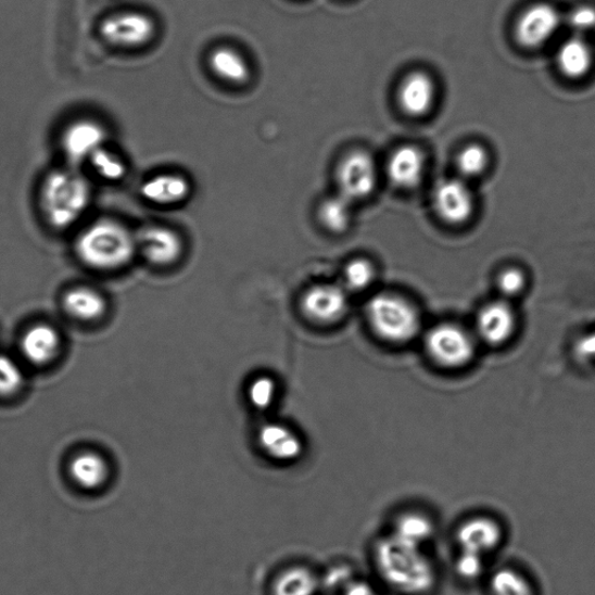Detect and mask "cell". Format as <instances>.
<instances>
[{
  "mask_svg": "<svg viewBox=\"0 0 595 595\" xmlns=\"http://www.w3.org/2000/svg\"><path fill=\"white\" fill-rule=\"evenodd\" d=\"M322 578L309 567L294 565L280 570L270 585V595H318Z\"/></svg>",
  "mask_w": 595,
  "mask_h": 595,
  "instance_id": "obj_21",
  "label": "cell"
},
{
  "mask_svg": "<svg viewBox=\"0 0 595 595\" xmlns=\"http://www.w3.org/2000/svg\"><path fill=\"white\" fill-rule=\"evenodd\" d=\"M433 205L438 217L446 225H467L476 210L474 194L469 181L460 177L439 181L433 191Z\"/></svg>",
  "mask_w": 595,
  "mask_h": 595,
  "instance_id": "obj_10",
  "label": "cell"
},
{
  "mask_svg": "<svg viewBox=\"0 0 595 595\" xmlns=\"http://www.w3.org/2000/svg\"><path fill=\"white\" fill-rule=\"evenodd\" d=\"M353 205L343 195L326 198L319 205L318 219L330 235L341 236L349 231L353 221Z\"/></svg>",
  "mask_w": 595,
  "mask_h": 595,
  "instance_id": "obj_25",
  "label": "cell"
},
{
  "mask_svg": "<svg viewBox=\"0 0 595 595\" xmlns=\"http://www.w3.org/2000/svg\"><path fill=\"white\" fill-rule=\"evenodd\" d=\"M374 567L380 581L396 594L427 595L439 582V570L425 545L392 532L374 547Z\"/></svg>",
  "mask_w": 595,
  "mask_h": 595,
  "instance_id": "obj_1",
  "label": "cell"
},
{
  "mask_svg": "<svg viewBox=\"0 0 595 595\" xmlns=\"http://www.w3.org/2000/svg\"><path fill=\"white\" fill-rule=\"evenodd\" d=\"M138 252L156 268H172L185 254V241L176 230L153 225L137 235Z\"/></svg>",
  "mask_w": 595,
  "mask_h": 595,
  "instance_id": "obj_12",
  "label": "cell"
},
{
  "mask_svg": "<svg viewBox=\"0 0 595 595\" xmlns=\"http://www.w3.org/2000/svg\"><path fill=\"white\" fill-rule=\"evenodd\" d=\"M456 569L457 573L465 580H477L484 572L485 558L460 553L457 558Z\"/></svg>",
  "mask_w": 595,
  "mask_h": 595,
  "instance_id": "obj_35",
  "label": "cell"
},
{
  "mask_svg": "<svg viewBox=\"0 0 595 595\" xmlns=\"http://www.w3.org/2000/svg\"><path fill=\"white\" fill-rule=\"evenodd\" d=\"M365 317L377 340L398 349L420 339L426 328L418 304L396 291L372 294L366 304Z\"/></svg>",
  "mask_w": 595,
  "mask_h": 595,
  "instance_id": "obj_2",
  "label": "cell"
},
{
  "mask_svg": "<svg viewBox=\"0 0 595 595\" xmlns=\"http://www.w3.org/2000/svg\"><path fill=\"white\" fill-rule=\"evenodd\" d=\"M351 295L341 283L314 284L303 293L301 311L312 324L333 326L349 316Z\"/></svg>",
  "mask_w": 595,
  "mask_h": 595,
  "instance_id": "obj_8",
  "label": "cell"
},
{
  "mask_svg": "<svg viewBox=\"0 0 595 595\" xmlns=\"http://www.w3.org/2000/svg\"><path fill=\"white\" fill-rule=\"evenodd\" d=\"M378 279L376 263L365 256H358L345 263L342 271V287L351 294L370 291Z\"/></svg>",
  "mask_w": 595,
  "mask_h": 595,
  "instance_id": "obj_26",
  "label": "cell"
},
{
  "mask_svg": "<svg viewBox=\"0 0 595 595\" xmlns=\"http://www.w3.org/2000/svg\"><path fill=\"white\" fill-rule=\"evenodd\" d=\"M68 473L76 486L88 492H96L107 484L111 469L103 455L87 451L76 454L71 459Z\"/></svg>",
  "mask_w": 595,
  "mask_h": 595,
  "instance_id": "obj_20",
  "label": "cell"
},
{
  "mask_svg": "<svg viewBox=\"0 0 595 595\" xmlns=\"http://www.w3.org/2000/svg\"><path fill=\"white\" fill-rule=\"evenodd\" d=\"M497 296L511 303L520 300L529 288V276L520 266H506L494 276Z\"/></svg>",
  "mask_w": 595,
  "mask_h": 595,
  "instance_id": "obj_29",
  "label": "cell"
},
{
  "mask_svg": "<svg viewBox=\"0 0 595 595\" xmlns=\"http://www.w3.org/2000/svg\"><path fill=\"white\" fill-rule=\"evenodd\" d=\"M140 192L147 202L154 205L176 206L188 200L191 185L185 176L165 173L147 179Z\"/></svg>",
  "mask_w": 595,
  "mask_h": 595,
  "instance_id": "obj_19",
  "label": "cell"
},
{
  "mask_svg": "<svg viewBox=\"0 0 595 595\" xmlns=\"http://www.w3.org/2000/svg\"><path fill=\"white\" fill-rule=\"evenodd\" d=\"M556 63L559 72L566 77L581 79L592 68V49L583 37L573 35L558 47Z\"/></svg>",
  "mask_w": 595,
  "mask_h": 595,
  "instance_id": "obj_23",
  "label": "cell"
},
{
  "mask_svg": "<svg viewBox=\"0 0 595 595\" xmlns=\"http://www.w3.org/2000/svg\"><path fill=\"white\" fill-rule=\"evenodd\" d=\"M438 88L434 79L423 72L408 74L398 90V103L412 118H423L435 106Z\"/></svg>",
  "mask_w": 595,
  "mask_h": 595,
  "instance_id": "obj_16",
  "label": "cell"
},
{
  "mask_svg": "<svg viewBox=\"0 0 595 595\" xmlns=\"http://www.w3.org/2000/svg\"><path fill=\"white\" fill-rule=\"evenodd\" d=\"M338 595H383L375 584L362 578L351 577L338 591Z\"/></svg>",
  "mask_w": 595,
  "mask_h": 595,
  "instance_id": "obj_36",
  "label": "cell"
},
{
  "mask_svg": "<svg viewBox=\"0 0 595 595\" xmlns=\"http://www.w3.org/2000/svg\"><path fill=\"white\" fill-rule=\"evenodd\" d=\"M481 346L501 350L514 342L520 329V316L516 303L495 296L479 306L471 326Z\"/></svg>",
  "mask_w": 595,
  "mask_h": 595,
  "instance_id": "obj_6",
  "label": "cell"
},
{
  "mask_svg": "<svg viewBox=\"0 0 595 595\" xmlns=\"http://www.w3.org/2000/svg\"><path fill=\"white\" fill-rule=\"evenodd\" d=\"M99 35L112 47L136 49L153 41L156 24L151 16L141 12L115 13L99 26Z\"/></svg>",
  "mask_w": 595,
  "mask_h": 595,
  "instance_id": "obj_9",
  "label": "cell"
},
{
  "mask_svg": "<svg viewBox=\"0 0 595 595\" xmlns=\"http://www.w3.org/2000/svg\"><path fill=\"white\" fill-rule=\"evenodd\" d=\"M490 163L486 149L479 143H471L461 149L456 159L460 178L469 180L482 176Z\"/></svg>",
  "mask_w": 595,
  "mask_h": 595,
  "instance_id": "obj_31",
  "label": "cell"
},
{
  "mask_svg": "<svg viewBox=\"0 0 595 595\" xmlns=\"http://www.w3.org/2000/svg\"><path fill=\"white\" fill-rule=\"evenodd\" d=\"M93 172L105 180L118 181L126 175V164L117 154L103 147L89 160Z\"/></svg>",
  "mask_w": 595,
  "mask_h": 595,
  "instance_id": "obj_32",
  "label": "cell"
},
{
  "mask_svg": "<svg viewBox=\"0 0 595 595\" xmlns=\"http://www.w3.org/2000/svg\"><path fill=\"white\" fill-rule=\"evenodd\" d=\"M88 179L75 167L49 173L40 189V207L49 226L64 230L85 216L91 203Z\"/></svg>",
  "mask_w": 595,
  "mask_h": 595,
  "instance_id": "obj_4",
  "label": "cell"
},
{
  "mask_svg": "<svg viewBox=\"0 0 595 595\" xmlns=\"http://www.w3.org/2000/svg\"><path fill=\"white\" fill-rule=\"evenodd\" d=\"M565 24L573 31L574 36H583L595 26V11L588 7L575 8L568 13Z\"/></svg>",
  "mask_w": 595,
  "mask_h": 595,
  "instance_id": "obj_34",
  "label": "cell"
},
{
  "mask_svg": "<svg viewBox=\"0 0 595 595\" xmlns=\"http://www.w3.org/2000/svg\"><path fill=\"white\" fill-rule=\"evenodd\" d=\"M246 401L259 412L273 408L278 400L279 387L277 380L270 375H258L248 384Z\"/></svg>",
  "mask_w": 595,
  "mask_h": 595,
  "instance_id": "obj_30",
  "label": "cell"
},
{
  "mask_svg": "<svg viewBox=\"0 0 595 595\" xmlns=\"http://www.w3.org/2000/svg\"><path fill=\"white\" fill-rule=\"evenodd\" d=\"M24 382L25 376L20 363L0 354V395L11 396L18 393Z\"/></svg>",
  "mask_w": 595,
  "mask_h": 595,
  "instance_id": "obj_33",
  "label": "cell"
},
{
  "mask_svg": "<svg viewBox=\"0 0 595 595\" xmlns=\"http://www.w3.org/2000/svg\"><path fill=\"white\" fill-rule=\"evenodd\" d=\"M435 531L436 528L431 518L420 511H406L396 518L390 532L428 547Z\"/></svg>",
  "mask_w": 595,
  "mask_h": 595,
  "instance_id": "obj_27",
  "label": "cell"
},
{
  "mask_svg": "<svg viewBox=\"0 0 595 595\" xmlns=\"http://www.w3.org/2000/svg\"><path fill=\"white\" fill-rule=\"evenodd\" d=\"M426 172V157L416 145L405 144L395 149L387 163L390 183L401 190L416 189Z\"/></svg>",
  "mask_w": 595,
  "mask_h": 595,
  "instance_id": "obj_17",
  "label": "cell"
},
{
  "mask_svg": "<svg viewBox=\"0 0 595 595\" xmlns=\"http://www.w3.org/2000/svg\"><path fill=\"white\" fill-rule=\"evenodd\" d=\"M256 440L263 455L280 465H292L305 453L302 436L282 422L273 421L262 425Z\"/></svg>",
  "mask_w": 595,
  "mask_h": 595,
  "instance_id": "obj_13",
  "label": "cell"
},
{
  "mask_svg": "<svg viewBox=\"0 0 595 595\" xmlns=\"http://www.w3.org/2000/svg\"><path fill=\"white\" fill-rule=\"evenodd\" d=\"M107 131L105 127L92 119H80L64 129L61 143L65 157L73 167L89 162L91 156L105 147Z\"/></svg>",
  "mask_w": 595,
  "mask_h": 595,
  "instance_id": "obj_14",
  "label": "cell"
},
{
  "mask_svg": "<svg viewBox=\"0 0 595 595\" xmlns=\"http://www.w3.org/2000/svg\"><path fill=\"white\" fill-rule=\"evenodd\" d=\"M212 74L230 86H243L250 81L252 69L246 59L237 49L220 46L208 55Z\"/></svg>",
  "mask_w": 595,
  "mask_h": 595,
  "instance_id": "obj_22",
  "label": "cell"
},
{
  "mask_svg": "<svg viewBox=\"0 0 595 595\" xmlns=\"http://www.w3.org/2000/svg\"><path fill=\"white\" fill-rule=\"evenodd\" d=\"M75 252L89 268L119 270L128 266L138 253L137 236L121 221L99 219L80 231Z\"/></svg>",
  "mask_w": 595,
  "mask_h": 595,
  "instance_id": "obj_3",
  "label": "cell"
},
{
  "mask_svg": "<svg viewBox=\"0 0 595 595\" xmlns=\"http://www.w3.org/2000/svg\"><path fill=\"white\" fill-rule=\"evenodd\" d=\"M503 540L502 524L488 516L471 517L463 522L457 531L460 553L485 559L501 547Z\"/></svg>",
  "mask_w": 595,
  "mask_h": 595,
  "instance_id": "obj_15",
  "label": "cell"
},
{
  "mask_svg": "<svg viewBox=\"0 0 595 595\" xmlns=\"http://www.w3.org/2000/svg\"><path fill=\"white\" fill-rule=\"evenodd\" d=\"M61 350L58 330L47 324L30 326L21 340V352L33 366L43 367L52 363Z\"/></svg>",
  "mask_w": 595,
  "mask_h": 595,
  "instance_id": "obj_18",
  "label": "cell"
},
{
  "mask_svg": "<svg viewBox=\"0 0 595 595\" xmlns=\"http://www.w3.org/2000/svg\"><path fill=\"white\" fill-rule=\"evenodd\" d=\"M565 24V16L550 3H535L519 15L516 38L526 49H539L548 45Z\"/></svg>",
  "mask_w": 595,
  "mask_h": 595,
  "instance_id": "obj_11",
  "label": "cell"
},
{
  "mask_svg": "<svg viewBox=\"0 0 595 595\" xmlns=\"http://www.w3.org/2000/svg\"><path fill=\"white\" fill-rule=\"evenodd\" d=\"M62 305L69 317L81 322L102 319L107 309V303L102 293L86 287L74 288L65 293Z\"/></svg>",
  "mask_w": 595,
  "mask_h": 595,
  "instance_id": "obj_24",
  "label": "cell"
},
{
  "mask_svg": "<svg viewBox=\"0 0 595 595\" xmlns=\"http://www.w3.org/2000/svg\"><path fill=\"white\" fill-rule=\"evenodd\" d=\"M574 353L585 360H595V332L584 336L577 341Z\"/></svg>",
  "mask_w": 595,
  "mask_h": 595,
  "instance_id": "obj_37",
  "label": "cell"
},
{
  "mask_svg": "<svg viewBox=\"0 0 595 595\" xmlns=\"http://www.w3.org/2000/svg\"><path fill=\"white\" fill-rule=\"evenodd\" d=\"M336 179L339 194L354 204L365 201L377 187V164L370 153L355 149L339 162Z\"/></svg>",
  "mask_w": 595,
  "mask_h": 595,
  "instance_id": "obj_7",
  "label": "cell"
},
{
  "mask_svg": "<svg viewBox=\"0 0 595 595\" xmlns=\"http://www.w3.org/2000/svg\"><path fill=\"white\" fill-rule=\"evenodd\" d=\"M490 595H536L531 578L515 568H503L490 577Z\"/></svg>",
  "mask_w": 595,
  "mask_h": 595,
  "instance_id": "obj_28",
  "label": "cell"
},
{
  "mask_svg": "<svg viewBox=\"0 0 595 595\" xmlns=\"http://www.w3.org/2000/svg\"><path fill=\"white\" fill-rule=\"evenodd\" d=\"M420 340L423 353L432 365L448 372L470 368L481 349L471 326L451 320L425 328Z\"/></svg>",
  "mask_w": 595,
  "mask_h": 595,
  "instance_id": "obj_5",
  "label": "cell"
}]
</instances>
